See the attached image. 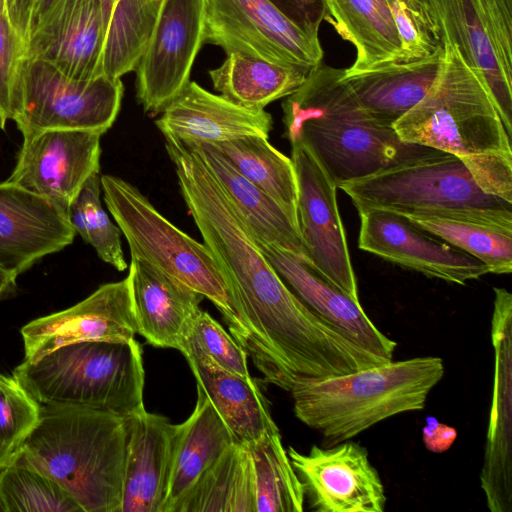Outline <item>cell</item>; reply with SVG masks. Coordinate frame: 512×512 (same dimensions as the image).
Listing matches in <instances>:
<instances>
[{"label": "cell", "instance_id": "6da1fadb", "mask_svg": "<svg viewBox=\"0 0 512 512\" xmlns=\"http://www.w3.org/2000/svg\"><path fill=\"white\" fill-rule=\"evenodd\" d=\"M165 147L184 202L250 331L248 356L254 346L290 342L305 328L309 309L267 261L198 153L171 137Z\"/></svg>", "mask_w": 512, "mask_h": 512}, {"label": "cell", "instance_id": "7a4b0ae2", "mask_svg": "<svg viewBox=\"0 0 512 512\" xmlns=\"http://www.w3.org/2000/svg\"><path fill=\"white\" fill-rule=\"evenodd\" d=\"M443 65L422 100L393 129L406 143L459 158L477 185L512 202V148L492 98L458 48L444 43Z\"/></svg>", "mask_w": 512, "mask_h": 512}, {"label": "cell", "instance_id": "3957f363", "mask_svg": "<svg viewBox=\"0 0 512 512\" xmlns=\"http://www.w3.org/2000/svg\"><path fill=\"white\" fill-rule=\"evenodd\" d=\"M285 134L304 143L338 187L436 149L403 142L374 120L344 80V69L322 62L282 103Z\"/></svg>", "mask_w": 512, "mask_h": 512}, {"label": "cell", "instance_id": "277c9868", "mask_svg": "<svg viewBox=\"0 0 512 512\" xmlns=\"http://www.w3.org/2000/svg\"><path fill=\"white\" fill-rule=\"evenodd\" d=\"M126 443L125 418L96 409L41 405L37 424L9 463L56 482L82 512H120Z\"/></svg>", "mask_w": 512, "mask_h": 512}, {"label": "cell", "instance_id": "5b68a950", "mask_svg": "<svg viewBox=\"0 0 512 512\" xmlns=\"http://www.w3.org/2000/svg\"><path fill=\"white\" fill-rule=\"evenodd\" d=\"M444 372L442 358L423 356L297 380L290 391L294 414L321 435V446H332L387 418L422 410Z\"/></svg>", "mask_w": 512, "mask_h": 512}, {"label": "cell", "instance_id": "8992f818", "mask_svg": "<svg viewBox=\"0 0 512 512\" xmlns=\"http://www.w3.org/2000/svg\"><path fill=\"white\" fill-rule=\"evenodd\" d=\"M41 405L96 409L127 418L145 409L142 348L135 340L59 347L12 374Z\"/></svg>", "mask_w": 512, "mask_h": 512}, {"label": "cell", "instance_id": "52a82bcc", "mask_svg": "<svg viewBox=\"0 0 512 512\" xmlns=\"http://www.w3.org/2000/svg\"><path fill=\"white\" fill-rule=\"evenodd\" d=\"M357 211L377 208L512 228V202L482 191L456 156L434 150L340 184Z\"/></svg>", "mask_w": 512, "mask_h": 512}, {"label": "cell", "instance_id": "ba28073f", "mask_svg": "<svg viewBox=\"0 0 512 512\" xmlns=\"http://www.w3.org/2000/svg\"><path fill=\"white\" fill-rule=\"evenodd\" d=\"M100 181L104 202L125 236L130 257L155 266L210 300L248 355L250 331L208 246L173 225L131 183L113 175H102Z\"/></svg>", "mask_w": 512, "mask_h": 512}, {"label": "cell", "instance_id": "9c48e42d", "mask_svg": "<svg viewBox=\"0 0 512 512\" xmlns=\"http://www.w3.org/2000/svg\"><path fill=\"white\" fill-rule=\"evenodd\" d=\"M120 78L71 77L52 63L24 57L13 94L12 118L23 140L53 129L97 130L103 134L120 110Z\"/></svg>", "mask_w": 512, "mask_h": 512}, {"label": "cell", "instance_id": "30bf717a", "mask_svg": "<svg viewBox=\"0 0 512 512\" xmlns=\"http://www.w3.org/2000/svg\"><path fill=\"white\" fill-rule=\"evenodd\" d=\"M444 43L455 45L489 92L511 137L512 0H425Z\"/></svg>", "mask_w": 512, "mask_h": 512}, {"label": "cell", "instance_id": "8fae6325", "mask_svg": "<svg viewBox=\"0 0 512 512\" xmlns=\"http://www.w3.org/2000/svg\"><path fill=\"white\" fill-rule=\"evenodd\" d=\"M204 41L226 54L308 71L323 59L319 38L302 31L269 0H207Z\"/></svg>", "mask_w": 512, "mask_h": 512}, {"label": "cell", "instance_id": "7c38bea8", "mask_svg": "<svg viewBox=\"0 0 512 512\" xmlns=\"http://www.w3.org/2000/svg\"><path fill=\"white\" fill-rule=\"evenodd\" d=\"M290 144L297 178L298 225L308 261L317 272L360 303L337 204V186L304 143Z\"/></svg>", "mask_w": 512, "mask_h": 512}, {"label": "cell", "instance_id": "4fadbf2b", "mask_svg": "<svg viewBox=\"0 0 512 512\" xmlns=\"http://www.w3.org/2000/svg\"><path fill=\"white\" fill-rule=\"evenodd\" d=\"M207 0H162L148 46L136 68V97L155 115L190 82L205 43Z\"/></svg>", "mask_w": 512, "mask_h": 512}, {"label": "cell", "instance_id": "5bb4252c", "mask_svg": "<svg viewBox=\"0 0 512 512\" xmlns=\"http://www.w3.org/2000/svg\"><path fill=\"white\" fill-rule=\"evenodd\" d=\"M287 454L316 512H383L385 487L367 449L346 440L332 446L312 445L304 454Z\"/></svg>", "mask_w": 512, "mask_h": 512}, {"label": "cell", "instance_id": "9a60e30c", "mask_svg": "<svg viewBox=\"0 0 512 512\" xmlns=\"http://www.w3.org/2000/svg\"><path fill=\"white\" fill-rule=\"evenodd\" d=\"M102 132L53 129L23 140L6 180L52 202L66 215L86 180L100 170Z\"/></svg>", "mask_w": 512, "mask_h": 512}, {"label": "cell", "instance_id": "2e32d148", "mask_svg": "<svg viewBox=\"0 0 512 512\" xmlns=\"http://www.w3.org/2000/svg\"><path fill=\"white\" fill-rule=\"evenodd\" d=\"M136 333L132 274L128 269L124 279L101 285L74 306L24 325V360H38L76 342L130 341Z\"/></svg>", "mask_w": 512, "mask_h": 512}, {"label": "cell", "instance_id": "e0dca14e", "mask_svg": "<svg viewBox=\"0 0 512 512\" xmlns=\"http://www.w3.org/2000/svg\"><path fill=\"white\" fill-rule=\"evenodd\" d=\"M358 247L427 277L465 285L490 273L483 262L422 230L405 216L377 208L358 211Z\"/></svg>", "mask_w": 512, "mask_h": 512}, {"label": "cell", "instance_id": "ac0fdd59", "mask_svg": "<svg viewBox=\"0 0 512 512\" xmlns=\"http://www.w3.org/2000/svg\"><path fill=\"white\" fill-rule=\"evenodd\" d=\"M491 319L494 380L481 488L491 512L512 509V295L494 288Z\"/></svg>", "mask_w": 512, "mask_h": 512}, {"label": "cell", "instance_id": "d6986e66", "mask_svg": "<svg viewBox=\"0 0 512 512\" xmlns=\"http://www.w3.org/2000/svg\"><path fill=\"white\" fill-rule=\"evenodd\" d=\"M115 0H58L25 45V57L46 60L77 79L103 75Z\"/></svg>", "mask_w": 512, "mask_h": 512}, {"label": "cell", "instance_id": "ffe728a7", "mask_svg": "<svg viewBox=\"0 0 512 512\" xmlns=\"http://www.w3.org/2000/svg\"><path fill=\"white\" fill-rule=\"evenodd\" d=\"M67 215L16 184L0 183V268L16 276L75 237Z\"/></svg>", "mask_w": 512, "mask_h": 512}, {"label": "cell", "instance_id": "44dd1931", "mask_svg": "<svg viewBox=\"0 0 512 512\" xmlns=\"http://www.w3.org/2000/svg\"><path fill=\"white\" fill-rule=\"evenodd\" d=\"M255 242L279 277L303 304L369 352L386 361L393 359L397 342L379 330L361 303L348 297L308 261L274 244Z\"/></svg>", "mask_w": 512, "mask_h": 512}, {"label": "cell", "instance_id": "7402d4cb", "mask_svg": "<svg viewBox=\"0 0 512 512\" xmlns=\"http://www.w3.org/2000/svg\"><path fill=\"white\" fill-rule=\"evenodd\" d=\"M164 137L185 144L219 143L245 136L269 138L273 120L264 109H250L190 81L155 121Z\"/></svg>", "mask_w": 512, "mask_h": 512}, {"label": "cell", "instance_id": "603a6c76", "mask_svg": "<svg viewBox=\"0 0 512 512\" xmlns=\"http://www.w3.org/2000/svg\"><path fill=\"white\" fill-rule=\"evenodd\" d=\"M125 425L127 443L120 512H162L176 424L143 409L125 418Z\"/></svg>", "mask_w": 512, "mask_h": 512}, {"label": "cell", "instance_id": "cb8c5ba5", "mask_svg": "<svg viewBox=\"0 0 512 512\" xmlns=\"http://www.w3.org/2000/svg\"><path fill=\"white\" fill-rule=\"evenodd\" d=\"M185 356L202 393L222 418L234 442L248 445L267 432L279 431L268 402L253 378L233 374L195 346L181 342Z\"/></svg>", "mask_w": 512, "mask_h": 512}, {"label": "cell", "instance_id": "d4e9b609", "mask_svg": "<svg viewBox=\"0 0 512 512\" xmlns=\"http://www.w3.org/2000/svg\"><path fill=\"white\" fill-rule=\"evenodd\" d=\"M128 269L137 333L154 347L178 350L204 297L142 260L131 257Z\"/></svg>", "mask_w": 512, "mask_h": 512}, {"label": "cell", "instance_id": "484cf974", "mask_svg": "<svg viewBox=\"0 0 512 512\" xmlns=\"http://www.w3.org/2000/svg\"><path fill=\"white\" fill-rule=\"evenodd\" d=\"M185 145L201 157L255 241L274 244L308 261L299 226L279 203L241 175L212 144Z\"/></svg>", "mask_w": 512, "mask_h": 512}, {"label": "cell", "instance_id": "4316f807", "mask_svg": "<svg viewBox=\"0 0 512 512\" xmlns=\"http://www.w3.org/2000/svg\"><path fill=\"white\" fill-rule=\"evenodd\" d=\"M444 58L443 47L413 61L392 62L353 73H345L344 69V80L374 120L392 127L426 95Z\"/></svg>", "mask_w": 512, "mask_h": 512}, {"label": "cell", "instance_id": "83f0119b", "mask_svg": "<svg viewBox=\"0 0 512 512\" xmlns=\"http://www.w3.org/2000/svg\"><path fill=\"white\" fill-rule=\"evenodd\" d=\"M234 439L209 400L198 392L192 414L176 424L167 496L162 512L174 505L232 444Z\"/></svg>", "mask_w": 512, "mask_h": 512}, {"label": "cell", "instance_id": "f1b7e54d", "mask_svg": "<svg viewBox=\"0 0 512 512\" xmlns=\"http://www.w3.org/2000/svg\"><path fill=\"white\" fill-rule=\"evenodd\" d=\"M329 19L344 40L356 48V59L345 73L399 62L401 45L385 0H325Z\"/></svg>", "mask_w": 512, "mask_h": 512}, {"label": "cell", "instance_id": "f546056e", "mask_svg": "<svg viewBox=\"0 0 512 512\" xmlns=\"http://www.w3.org/2000/svg\"><path fill=\"white\" fill-rule=\"evenodd\" d=\"M171 512H256L254 468L248 448L232 443Z\"/></svg>", "mask_w": 512, "mask_h": 512}, {"label": "cell", "instance_id": "4dcf8cb0", "mask_svg": "<svg viewBox=\"0 0 512 512\" xmlns=\"http://www.w3.org/2000/svg\"><path fill=\"white\" fill-rule=\"evenodd\" d=\"M226 55L219 67L209 71L213 86L226 99L250 109H264L271 102L289 96L310 71L239 52Z\"/></svg>", "mask_w": 512, "mask_h": 512}, {"label": "cell", "instance_id": "1f68e13d", "mask_svg": "<svg viewBox=\"0 0 512 512\" xmlns=\"http://www.w3.org/2000/svg\"><path fill=\"white\" fill-rule=\"evenodd\" d=\"M210 144L241 175L279 203L298 224L297 178L291 158L262 136H245Z\"/></svg>", "mask_w": 512, "mask_h": 512}, {"label": "cell", "instance_id": "d6a6232c", "mask_svg": "<svg viewBox=\"0 0 512 512\" xmlns=\"http://www.w3.org/2000/svg\"><path fill=\"white\" fill-rule=\"evenodd\" d=\"M252 458L256 512H301L303 485L282 444L279 431L267 432L245 445Z\"/></svg>", "mask_w": 512, "mask_h": 512}, {"label": "cell", "instance_id": "836d02e7", "mask_svg": "<svg viewBox=\"0 0 512 512\" xmlns=\"http://www.w3.org/2000/svg\"><path fill=\"white\" fill-rule=\"evenodd\" d=\"M162 0H115L103 58L109 78L135 71L151 38Z\"/></svg>", "mask_w": 512, "mask_h": 512}, {"label": "cell", "instance_id": "e575fe53", "mask_svg": "<svg viewBox=\"0 0 512 512\" xmlns=\"http://www.w3.org/2000/svg\"><path fill=\"white\" fill-rule=\"evenodd\" d=\"M422 230L472 255L490 273L512 271V228L438 216L406 215Z\"/></svg>", "mask_w": 512, "mask_h": 512}, {"label": "cell", "instance_id": "d590c367", "mask_svg": "<svg viewBox=\"0 0 512 512\" xmlns=\"http://www.w3.org/2000/svg\"><path fill=\"white\" fill-rule=\"evenodd\" d=\"M99 173L91 175L71 202L67 219L81 238L90 244L98 257L118 271L128 268L120 238V229L104 210L101 203Z\"/></svg>", "mask_w": 512, "mask_h": 512}, {"label": "cell", "instance_id": "8d00e7d4", "mask_svg": "<svg viewBox=\"0 0 512 512\" xmlns=\"http://www.w3.org/2000/svg\"><path fill=\"white\" fill-rule=\"evenodd\" d=\"M82 512L60 485L38 471L9 463L0 469V512Z\"/></svg>", "mask_w": 512, "mask_h": 512}, {"label": "cell", "instance_id": "74e56055", "mask_svg": "<svg viewBox=\"0 0 512 512\" xmlns=\"http://www.w3.org/2000/svg\"><path fill=\"white\" fill-rule=\"evenodd\" d=\"M401 45L399 62L431 55L444 44L425 0H385Z\"/></svg>", "mask_w": 512, "mask_h": 512}, {"label": "cell", "instance_id": "f35d334b", "mask_svg": "<svg viewBox=\"0 0 512 512\" xmlns=\"http://www.w3.org/2000/svg\"><path fill=\"white\" fill-rule=\"evenodd\" d=\"M40 409L13 375L0 374V447L9 462L37 424Z\"/></svg>", "mask_w": 512, "mask_h": 512}, {"label": "cell", "instance_id": "ab89813d", "mask_svg": "<svg viewBox=\"0 0 512 512\" xmlns=\"http://www.w3.org/2000/svg\"><path fill=\"white\" fill-rule=\"evenodd\" d=\"M181 342L195 346L223 369L244 378H252L246 351L206 311L199 308Z\"/></svg>", "mask_w": 512, "mask_h": 512}, {"label": "cell", "instance_id": "60d3db41", "mask_svg": "<svg viewBox=\"0 0 512 512\" xmlns=\"http://www.w3.org/2000/svg\"><path fill=\"white\" fill-rule=\"evenodd\" d=\"M25 46L6 14L0 18V129L12 118V101Z\"/></svg>", "mask_w": 512, "mask_h": 512}, {"label": "cell", "instance_id": "b9f144b4", "mask_svg": "<svg viewBox=\"0 0 512 512\" xmlns=\"http://www.w3.org/2000/svg\"><path fill=\"white\" fill-rule=\"evenodd\" d=\"M58 0H5V14L24 46Z\"/></svg>", "mask_w": 512, "mask_h": 512}, {"label": "cell", "instance_id": "7bdbcfd3", "mask_svg": "<svg viewBox=\"0 0 512 512\" xmlns=\"http://www.w3.org/2000/svg\"><path fill=\"white\" fill-rule=\"evenodd\" d=\"M269 1L306 34L319 38V27L328 14L325 0Z\"/></svg>", "mask_w": 512, "mask_h": 512}, {"label": "cell", "instance_id": "ee69618b", "mask_svg": "<svg viewBox=\"0 0 512 512\" xmlns=\"http://www.w3.org/2000/svg\"><path fill=\"white\" fill-rule=\"evenodd\" d=\"M423 442L427 450L442 453L448 450L457 437V431L441 423L434 416L426 418V426L422 429Z\"/></svg>", "mask_w": 512, "mask_h": 512}, {"label": "cell", "instance_id": "f6af8a7d", "mask_svg": "<svg viewBox=\"0 0 512 512\" xmlns=\"http://www.w3.org/2000/svg\"><path fill=\"white\" fill-rule=\"evenodd\" d=\"M17 276L0 268V301L13 295L16 291Z\"/></svg>", "mask_w": 512, "mask_h": 512}, {"label": "cell", "instance_id": "bcb514c9", "mask_svg": "<svg viewBox=\"0 0 512 512\" xmlns=\"http://www.w3.org/2000/svg\"><path fill=\"white\" fill-rule=\"evenodd\" d=\"M8 462H9V460H8L7 456L5 455L2 448L0 447V469L2 467H4L5 465H7Z\"/></svg>", "mask_w": 512, "mask_h": 512}, {"label": "cell", "instance_id": "7dc6e473", "mask_svg": "<svg viewBox=\"0 0 512 512\" xmlns=\"http://www.w3.org/2000/svg\"><path fill=\"white\" fill-rule=\"evenodd\" d=\"M5 13V0H0V18L4 15Z\"/></svg>", "mask_w": 512, "mask_h": 512}]
</instances>
